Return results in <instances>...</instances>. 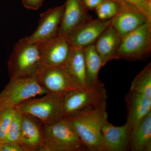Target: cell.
Segmentation results:
<instances>
[{"instance_id":"obj_25","label":"cell","mask_w":151,"mask_h":151,"mask_svg":"<svg viewBox=\"0 0 151 151\" xmlns=\"http://www.w3.org/2000/svg\"><path fill=\"white\" fill-rule=\"evenodd\" d=\"M136 8L151 24V0H124Z\"/></svg>"},{"instance_id":"obj_15","label":"cell","mask_w":151,"mask_h":151,"mask_svg":"<svg viewBox=\"0 0 151 151\" xmlns=\"http://www.w3.org/2000/svg\"><path fill=\"white\" fill-rule=\"evenodd\" d=\"M146 22L142 14L128 4L121 6L119 12L111 19V24L122 39Z\"/></svg>"},{"instance_id":"obj_10","label":"cell","mask_w":151,"mask_h":151,"mask_svg":"<svg viewBox=\"0 0 151 151\" xmlns=\"http://www.w3.org/2000/svg\"><path fill=\"white\" fill-rule=\"evenodd\" d=\"M64 6L63 4L41 14L37 28L31 35L25 37L27 40L40 43L58 35Z\"/></svg>"},{"instance_id":"obj_21","label":"cell","mask_w":151,"mask_h":151,"mask_svg":"<svg viewBox=\"0 0 151 151\" xmlns=\"http://www.w3.org/2000/svg\"><path fill=\"white\" fill-rule=\"evenodd\" d=\"M130 90L151 98V63L134 78Z\"/></svg>"},{"instance_id":"obj_24","label":"cell","mask_w":151,"mask_h":151,"mask_svg":"<svg viewBox=\"0 0 151 151\" xmlns=\"http://www.w3.org/2000/svg\"><path fill=\"white\" fill-rule=\"evenodd\" d=\"M16 112V108L12 107L0 110V144L4 142L6 134Z\"/></svg>"},{"instance_id":"obj_2","label":"cell","mask_w":151,"mask_h":151,"mask_svg":"<svg viewBox=\"0 0 151 151\" xmlns=\"http://www.w3.org/2000/svg\"><path fill=\"white\" fill-rule=\"evenodd\" d=\"M42 68L39 43L30 42L24 37L14 46L8 61L10 78L36 77Z\"/></svg>"},{"instance_id":"obj_28","label":"cell","mask_w":151,"mask_h":151,"mask_svg":"<svg viewBox=\"0 0 151 151\" xmlns=\"http://www.w3.org/2000/svg\"><path fill=\"white\" fill-rule=\"evenodd\" d=\"M87 9H95L103 0H82Z\"/></svg>"},{"instance_id":"obj_19","label":"cell","mask_w":151,"mask_h":151,"mask_svg":"<svg viewBox=\"0 0 151 151\" xmlns=\"http://www.w3.org/2000/svg\"><path fill=\"white\" fill-rule=\"evenodd\" d=\"M130 150L151 151V113L131 129Z\"/></svg>"},{"instance_id":"obj_12","label":"cell","mask_w":151,"mask_h":151,"mask_svg":"<svg viewBox=\"0 0 151 151\" xmlns=\"http://www.w3.org/2000/svg\"><path fill=\"white\" fill-rule=\"evenodd\" d=\"M131 129L128 124L114 126L107 120L101 129V151H125L130 150Z\"/></svg>"},{"instance_id":"obj_4","label":"cell","mask_w":151,"mask_h":151,"mask_svg":"<svg viewBox=\"0 0 151 151\" xmlns=\"http://www.w3.org/2000/svg\"><path fill=\"white\" fill-rule=\"evenodd\" d=\"M107 93L103 82L78 88L68 92L63 98V117L70 118L82 111L107 102Z\"/></svg>"},{"instance_id":"obj_8","label":"cell","mask_w":151,"mask_h":151,"mask_svg":"<svg viewBox=\"0 0 151 151\" xmlns=\"http://www.w3.org/2000/svg\"><path fill=\"white\" fill-rule=\"evenodd\" d=\"M39 45L42 68L63 66L71 49L67 37L59 35L40 42Z\"/></svg>"},{"instance_id":"obj_14","label":"cell","mask_w":151,"mask_h":151,"mask_svg":"<svg viewBox=\"0 0 151 151\" xmlns=\"http://www.w3.org/2000/svg\"><path fill=\"white\" fill-rule=\"evenodd\" d=\"M58 35L67 37L91 19L82 0H66Z\"/></svg>"},{"instance_id":"obj_26","label":"cell","mask_w":151,"mask_h":151,"mask_svg":"<svg viewBox=\"0 0 151 151\" xmlns=\"http://www.w3.org/2000/svg\"><path fill=\"white\" fill-rule=\"evenodd\" d=\"M44 0H22L23 5L28 9L37 10L41 6Z\"/></svg>"},{"instance_id":"obj_16","label":"cell","mask_w":151,"mask_h":151,"mask_svg":"<svg viewBox=\"0 0 151 151\" xmlns=\"http://www.w3.org/2000/svg\"><path fill=\"white\" fill-rule=\"evenodd\" d=\"M125 101L127 123L132 129L151 113V98L130 90L126 95Z\"/></svg>"},{"instance_id":"obj_5","label":"cell","mask_w":151,"mask_h":151,"mask_svg":"<svg viewBox=\"0 0 151 151\" xmlns=\"http://www.w3.org/2000/svg\"><path fill=\"white\" fill-rule=\"evenodd\" d=\"M63 95L47 93L40 98L30 99L16 107L18 111L38 119L42 125L63 119Z\"/></svg>"},{"instance_id":"obj_17","label":"cell","mask_w":151,"mask_h":151,"mask_svg":"<svg viewBox=\"0 0 151 151\" xmlns=\"http://www.w3.org/2000/svg\"><path fill=\"white\" fill-rule=\"evenodd\" d=\"M122 39L111 24L94 42V48L103 66L109 61L116 59V52Z\"/></svg>"},{"instance_id":"obj_7","label":"cell","mask_w":151,"mask_h":151,"mask_svg":"<svg viewBox=\"0 0 151 151\" xmlns=\"http://www.w3.org/2000/svg\"><path fill=\"white\" fill-rule=\"evenodd\" d=\"M151 52V24L146 22L122 38L116 59L139 60Z\"/></svg>"},{"instance_id":"obj_1","label":"cell","mask_w":151,"mask_h":151,"mask_svg":"<svg viewBox=\"0 0 151 151\" xmlns=\"http://www.w3.org/2000/svg\"><path fill=\"white\" fill-rule=\"evenodd\" d=\"M68 119L86 151H101V129L108 120L107 102Z\"/></svg>"},{"instance_id":"obj_9","label":"cell","mask_w":151,"mask_h":151,"mask_svg":"<svg viewBox=\"0 0 151 151\" xmlns=\"http://www.w3.org/2000/svg\"><path fill=\"white\" fill-rule=\"evenodd\" d=\"M36 78L47 93L64 95L78 88L71 81L63 66L43 68Z\"/></svg>"},{"instance_id":"obj_13","label":"cell","mask_w":151,"mask_h":151,"mask_svg":"<svg viewBox=\"0 0 151 151\" xmlns=\"http://www.w3.org/2000/svg\"><path fill=\"white\" fill-rule=\"evenodd\" d=\"M22 114L19 145L23 151H42L43 146L42 124L30 115Z\"/></svg>"},{"instance_id":"obj_20","label":"cell","mask_w":151,"mask_h":151,"mask_svg":"<svg viewBox=\"0 0 151 151\" xmlns=\"http://www.w3.org/2000/svg\"><path fill=\"white\" fill-rule=\"evenodd\" d=\"M84 52L87 86L100 84L102 82L98 76L100 68L103 66L94 44L84 48Z\"/></svg>"},{"instance_id":"obj_3","label":"cell","mask_w":151,"mask_h":151,"mask_svg":"<svg viewBox=\"0 0 151 151\" xmlns=\"http://www.w3.org/2000/svg\"><path fill=\"white\" fill-rule=\"evenodd\" d=\"M42 151H84L86 148L68 119L42 125Z\"/></svg>"},{"instance_id":"obj_6","label":"cell","mask_w":151,"mask_h":151,"mask_svg":"<svg viewBox=\"0 0 151 151\" xmlns=\"http://www.w3.org/2000/svg\"><path fill=\"white\" fill-rule=\"evenodd\" d=\"M46 93L36 77L11 79L0 93V110L7 107L16 108L26 100Z\"/></svg>"},{"instance_id":"obj_27","label":"cell","mask_w":151,"mask_h":151,"mask_svg":"<svg viewBox=\"0 0 151 151\" xmlns=\"http://www.w3.org/2000/svg\"><path fill=\"white\" fill-rule=\"evenodd\" d=\"M0 151H23L21 146L16 143L0 144Z\"/></svg>"},{"instance_id":"obj_23","label":"cell","mask_w":151,"mask_h":151,"mask_svg":"<svg viewBox=\"0 0 151 151\" xmlns=\"http://www.w3.org/2000/svg\"><path fill=\"white\" fill-rule=\"evenodd\" d=\"M22 116V113L17 110L6 134L4 143L18 144L20 134Z\"/></svg>"},{"instance_id":"obj_22","label":"cell","mask_w":151,"mask_h":151,"mask_svg":"<svg viewBox=\"0 0 151 151\" xmlns=\"http://www.w3.org/2000/svg\"><path fill=\"white\" fill-rule=\"evenodd\" d=\"M121 7L115 0H103L95 9V10L98 19L108 20L116 16Z\"/></svg>"},{"instance_id":"obj_29","label":"cell","mask_w":151,"mask_h":151,"mask_svg":"<svg viewBox=\"0 0 151 151\" xmlns=\"http://www.w3.org/2000/svg\"><path fill=\"white\" fill-rule=\"evenodd\" d=\"M115 1L119 3L120 5L122 6L126 5H127V4H128V3H127L126 2H125V1H124V0H115Z\"/></svg>"},{"instance_id":"obj_18","label":"cell","mask_w":151,"mask_h":151,"mask_svg":"<svg viewBox=\"0 0 151 151\" xmlns=\"http://www.w3.org/2000/svg\"><path fill=\"white\" fill-rule=\"evenodd\" d=\"M63 66L78 88L87 86L84 48L71 47L70 54Z\"/></svg>"},{"instance_id":"obj_11","label":"cell","mask_w":151,"mask_h":151,"mask_svg":"<svg viewBox=\"0 0 151 151\" xmlns=\"http://www.w3.org/2000/svg\"><path fill=\"white\" fill-rule=\"evenodd\" d=\"M111 23V19H89L67 37L71 47L84 48L94 44Z\"/></svg>"}]
</instances>
